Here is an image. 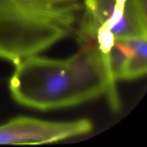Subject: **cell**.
I'll list each match as a JSON object with an SVG mask.
<instances>
[{
	"label": "cell",
	"mask_w": 147,
	"mask_h": 147,
	"mask_svg": "<svg viewBox=\"0 0 147 147\" xmlns=\"http://www.w3.org/2000/svg\"><path fill=\"white\" fill-rule=\"evenodd\" d=\"M93 125L89 119L48 121L19 116L0 126V144H44L89 134Z\"/></svg>",
	"instance_id": "4"
},
{
	"label": "cell",
	"mask_w": 147,
	"mask_h": 147,
	"mask_svg": "<svg viewBox=\"0 0 147 147\" xmlns=\"http://www.w3.org/2000/svg\"><path fill=\"white\" fill-rule=\"evenodd\" d=\"M81 0H0V59L17 64L70 36Z\"/></svg>",
	"instance_id": "2"
},
{
	"label": "cell",
	"mask_w": 147,
	"mask_h": 147,
	"mask_svg": "<svg viewBox=\"0 0 147 147\" xmlns=\"http://www.w3.org/2000/svg\"><path fill=\"white\" fill-rule=\"evenodd\" d=\"M9 82L18 104L38 111L78 106L102 95L109 98L107 73L101 57L92 47H80L67 59L32 55L14 65Z\"/></svg>",
	"instance_id": "1"
},
{
	"label": "cell",
	"mask_w": 147,
	"mask_h": 147,
	"mask_svg": "<svg viewBox=\"0 0 147 147\" xmlns=\"http://www.w3.org/2000/svg\"><path fill=\"white\" fill-rule=\"evenodd\" d=\"M138 1H139V2L141 3V4H142L143 6H144V7H146V5H147V1L146 0H138Z\"/></svg>",
	"instance_id": "6"
},
{
	"label": "cell",
	"mask_w": 147,
	"mask_h": 147,
	"mask_svg": "<svg viewBox=\"0 0 147 147\" xmlns=\"http://www.w3.org/2000/svg\"><path fill=\"white\" fill-rule=\"evenodd\" d=\"M134 52L126 58L119 80H134L144 76L147 73V37L131 39Z\"/></svg>",
	"instance_id": "5"
},
{
	"label": "cell",
	"mask_w": 147,
	"mask_h": 147,
	"mask_svg": "<svg viewBox=\"0 0 147 147\" xmlns=\"http://www.w3.org/2000/svg\"><path fill=\"white\" fill-rule=\"evenodd\" d=\"M76 39L101 57L107 75L111 50L116 40L147 37V8L138 0H84Z\"/></svg>",
	"instance_id": "3"
}]
</instances>
